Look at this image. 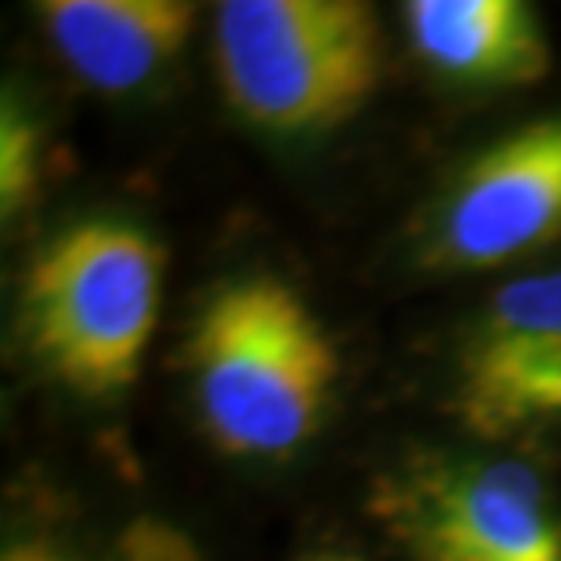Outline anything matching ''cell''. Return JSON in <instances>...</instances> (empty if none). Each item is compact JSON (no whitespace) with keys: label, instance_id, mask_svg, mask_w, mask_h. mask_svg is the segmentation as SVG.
<instances>
[{"label":"cell","instance_id":"obj_1","mask_svg":"<svg viewBox=\"0 0 561 561\" xmlns=\"http://www.w3.org/2000/svg\"><path fill=\"white\" fill-rule=\"evenodd\" d=\"M191 365L209 437L231 456H284L312 437L337 353L302 297L278 278H241L203 306Z\"/></svg>","mask_w":561,"mask_h":561},{"label":"cell","instance_id":"obj_2","mask_svg":"<svg viewBox=\"0 0 561 561\" xmlns=\"http://www.w3.org/2000/svg\"><path fill=\"white\" fill-rule=\"evenodd\" d=\"M162 250L135 225L81 221L41 250L22 297L38 362L81 397L135 383L160 319Z\"/></svg>","mask_w":561,"mask_h":561},{"label":"cell","instance_id":"obj_3","mask_svg":"<svg viewBox=\"0 0 561 561\" xmlns=\"http://www.w3.org/2000/svg\"><path fill=\"white\" fill-rule=\"evenodd\" d=\"M221 91L268 131L350 119L381 79V25L359 0H225L216 13Z\"/></svg>","mask_w":561,"mask_h":561},{"label":"cell","instance_id":"obj_4","mask_svg":"<svg viewBox=\"0 0 561 561\" xmlns=\"http://www.w3.org/2000/svg\"><path fill=\"white\" fill-rule=\"evenodd\" d=\"M381 515L415 561H561V522L522 461H437L383 490Z\"/></svg>","mask_w":561,"mask_h":561},{"label":"cell","instance_id":"obj_5","mask_svg":"<svg viewBox=\"0 0 561 561\" xmlns=\"http://www.w3.org/2000/svg\"><path fill=\"white\" fill-rule=\"evenodd\" d=\"M456 409L481 437L561 415V272L505 284L461 353Z\"/></svg>","mask_w":561,"mask_h":561},{"label":"cell","instance_id":"obj_6","mask_svg":"<svg viewBox=\"0 0 561 561\" xmlns=\"http://www.w3.org/2000/svg\"><path fill=\"white\" fill-rule=\"evenodd\" d=\"M561 231V116L493 144L465 169L443 213V253L500 265Z\"/></svg>","mask_w":561,"mask_h":561},{"label":"cell","instance_id":"obj_7","mask_svg":"<svg viewBox=\"0 0 561 561\" xmlns=\"http://www.w3.org/2000/svg\"><path fill=\"white\" fill-rule=\"evenodd\" d=\"M38 13L62 62L106 94L157 79L197 22L184 0H44Z\"/></svg>","mask_w":561,"mask_h":561},{"label":"cell","instance_id":"obj_8","mask_svg":"<svg viewBox=\"0 0 561 561\" xmlns=\"http://www.w3.org/2000/svg\"><path fill=\"white\" fill-rule=\"evenodd\" d=\"M402 16L421 60L449 79L522 88L549 69L540 22L518 0H412Z\"/></svg>","mask_w":561,"mask_h":561},{"label":"cell","instance_id":"obj_9","mask_svg":"<svg viewBox=\"0 0 561 561\" xmlns=\"http://www.w3.org/2000/svg\"><path fill=\"white\" fill-rule=\"evenodd\" d=\"M38 131L16 106L0 116V201L3 213H16L38 184Z\"/></svg>","mask_w":561,"mask_h":561},{"label":"cell","instance_id":"obj_10","mask_svg":"<svg viewBox=\"0 0 561 561\" xmlns=\"http://www.w3.org/2000/svg\"><path fill=\"white\" fill-rule=\"evenodd\" d=\"M125 561H194L184 537L165 527H138L125 540Z\"/></svg>","mask_w":561,"mask_h":561},{"label":"cell","instance_id":"obj_11","mask_svg":"<svg viewBox=\"0 0 561 561\" xmlns=\"http://www.w3.org/2000/svg\"><path fill=\"white\" fill-rule=\"evenodd\" d=\"M316 561H359V559H350V556H328V559H316Z\"/></svg>","mask_w":561,"mask_h":561}]
</instances>
